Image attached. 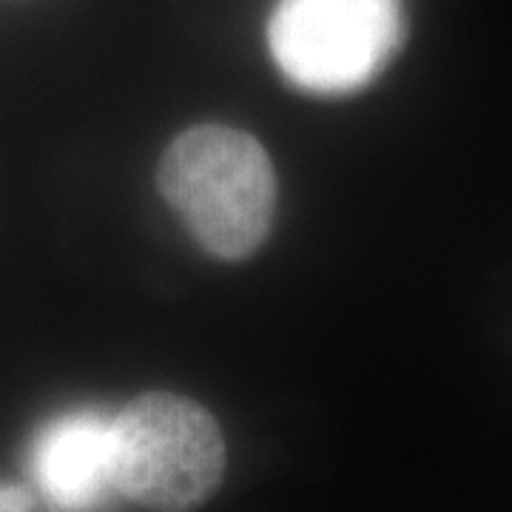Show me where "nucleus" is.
<instances>
[{"mask_svg": "<svg viewBox=\"0 0 512 512\" xmlns=\"http://www.w3.org/2000/svg\"><path fill=\"white\" fill-rule=\"evenodd\" d=\"M29 476L52 512H103L117 495L111 473V419L72 410L37 430Z\"/></svg>", "mask_w": 512, "mask_h": 512, "instance_id": "4", "label": "nucleus"}, {"mask_svg": "<svg viewBox=\"0 0 512 512\" xmlns=\"http://www.w3.org/2000/svg\"><path fill=\"white\" fill-rule=\"evenodd\" d=\"M160 191L211 256L245 259L268 237L276 208L271 157L228 126L183 131L160 163Z\"/></svg>", "mask_w": 512, "mask_h": 512, "instance_id": "1", "label": "nucleus"}, {"mask_svg": "<svg viewBox=\"0 0 512 512\" xmlns=\"http://www.w3.org/2000/svg\"><path fill=\"white\" fill-rule=\"evenodd\" d=\"M402 0H279L268 46L293 86L345 94L367 86L402 49Z\"/></svg>", "mask_w": 512, "mask_h": 512, "instance_id": "3", "label": "nucleus"}, {"mask_svg": "<svg viewBox=\"0 0 512 512\" xmlns=\"http://www.w3.org/2000/svg\"><path fill=\"white\" fill-rule=\"evenodd\" d=\"M117 493L157 512H188L220 487L225 441L214 416L174 393H148L111 419Z\"/></svg>", "mask_w": 512, "mask_h": 512, "instance_id": "2", "label": "nucleus"}, {"mask_svg": "<svg viewBox=\"0 0 512 512\" xmlns=\"http://www.w3.org/2000/svg\"><path fill=\"white\" fill-rule=\"evenodd\" d=\"M0 512H32V495L23 487L0 481Z\"/></svg>", "mask_w": 512, "mask_h": 512, "instance_id": "5", "label": "nucleus"}]
</instances>
